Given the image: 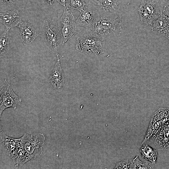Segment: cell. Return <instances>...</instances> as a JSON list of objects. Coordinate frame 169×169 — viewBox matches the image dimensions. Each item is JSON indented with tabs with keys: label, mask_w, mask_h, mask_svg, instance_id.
<instances>
[{
	"label": "cell",
	"mask_w": 169,
	"mask_h": 169,
	"mask_svg": "<svg viewBox=\"0 0 169 169\" xmlns=\"http://www.w3.org/2000/svg\"><path fill=\"white\" fill-rule=\"evenodd\" d=\"M121 17L120 14L99 16L91 27L86 29V33L103 40L111 36H120L122 28Z\"/></svg>",
	"instance_id": "1"
},
{
	"label": "cell",
	"mask_w": 169,
	"mask_h": 169,
	"mask_svg": "<svg viewBox=\"0 0 169 169\" xmlns=\"http://www.w3.org/2000/svg\"><path fill=\"white\" fill-rule=\"evenodd\" d=\"M20 139L21 145L30 160L40 157L44 153L45 138L43 133L27 131Z\"/></svg>",
	"instance_id": "2"
},
{
	"label": "cell",
	"mask_w": 169,
	"mask_h": 169,
	"mask_svg": "<svg viewBox=\"0 0 169 169\" xmlns=\"http://www.w3.org/2000/svg\"><path fill=\"white\" fill-rule=\"evenodd\" d=\"M50 49L59 58V49L63 45L61 33L58 25L50 19L45 20L43 26L41 36Z\"/></svg>",
	"instance_id": "3"
},
{
	"label": "cell",
	"mask_w": 169,
	"mask_h": 169,
	"mask_svg": "<svg viewBox=\"0 0 169 169\" xmlns=\"http://www.w3.org/2000/svg\"><path fill=\"white\" fill-rule=\"evenodd\" d=\"M105 40L92 36L87 33L77 39L76 49L89 55H98L104 52Z\"/></svg>",
	"instance_id": "4"
},
{
	"label": "cell",
	"mask_w": 169,
	"mask_h": 169,
	"mask_svg": "<svg viewBox=\"0 0 169 169\" xmlns=\"http://www.w3.org/2000/svg\"><path fill=\"white\" fill-rule=\"evenodd\" d=\"M158 111L160 120L156 121V129L154 133L158 130V138L154 142L159 149L169 150V109H160Z\"/></svg>",
	"instance_id": "5"
},
{
	"label": "cell",
	"mask_w": 169,
	"mask_h": 169,
	"mask_svg": "<svg viewBox=\"0 0 169 169\" xmlns=\"http://www.w3.org/2000/svg\"><path fill=\"white\" fill-rule=\"evenodd\" d=\"M137 11L140 20L147 25L162 13L160 0H141Z\"/></svg>",
	"instance_id": "6"
},
{
	"label": "cell",
	"mask_w": 169,
	"mask_h": 169,
	"mask_svg": "<svg viewBox=\"0 0 169 169\" xmlns=\"http://www.w3.org/2000/svg\"><path fill=\"white\" fill-rule=\"evenodd\" d=\"M73 11L65 8L61 17L57 21L63 45L71 39L76 32L77 26Z\"/></svg>",
	"instance_id": "7"
},
{
	"label": "cell",
	"mask_w": 169,
	"mask_h": 169,
	"mask_svg": "<svg viewBox=\"0 0 169 169\" xmlns=\"http://www.w3.org/2000/svg\"><path fill=\"white\" fill-rule=\"evenodd\" d=\"M21 102L22 98L14 93L10 84L5 79L0 89V117L5 109L13 107L15 109Z\"/></svg>",
	"instance_id": "8"
},
{
	"label": "cell",
	"mask_w": 169,
	"mask_h": 169,
	"mask_svg": "<svg viewBox=\"0 0 169 169\" xmlns=\"http://www.w3.org/2000/svg\"><path fill=\"white\" fill-rule=\"evenodd\" d=\"M97 12L100 16L120 14L122 0H89V3Z\"/></svg>",
	"instance_id": "9"
},
{
	"label": "cell",
	"mask_w": 169,
	"mask_h": 169,
	"mask_svg": "<svg viewBox=\"0 0 169 169\" xmlns=\"http://www.w3.org/2000/svg\"><path fill=\"white\" fill-rule=\"evenodd\" d=\"M17 27L20 30L19 37L24 45H30L37 38L41 36V32L29 22L22 21Z\"/></svg>",
	"instance_id": "10"
},
{
	"label": "cell",
	"mask_w": 169,
	"mask_h": 169,
	"mask_svg": "<svg viewBox=\"0 0 169 169\" xmlns=\"http://www.w3.org/2000/svg\"><path fill=\"white\" fill-rule=\"evenodd\" d=\"M23 8H14L3 13H0V22L9 31L12 28L17 27L21 22Z\"/></svg>",
	"instance_id": "11"
},
{
	"label": "cell",
	"mask_w": 169,
	"mask_h": 169,
	"mask_svg": "<svg viewBox=\"0 0 169 169\" xmlns=\"http://www.w3.org/2000/svg\"><path fill=\"white\" fill-rule=\"evenodd\" d=\"M88 5L76 19L77 26L83 27L86 29L90 28L100 16L97 11L92 6L89 4Z\"/></svg>",
	"instance_id": "12"
},
{
	"label": "cell",
	"mask_w": 169,
	"mask_h": 169,
	"mask_svg": "<svg viewBox=\"0 0 169 169\" xmlns=\"http://www.w3.org/2000/svg\"><path fill=\"white\" fill-rule=\"evenodd\" d=\"M51 86L56 90L60 92L63 89L64 78L61 66L60 59L58 58L54 67L49 79Z\"/></svg>",
	"instance_id": "13"
},
{
	"label": "cell",
	"mask_w": 169,
	"mask_h": 169,
	"mask_svg": "<svg viewBox=\"0 0 169 169\" xmlns=\"http://www.w3.org/2000/svg\"><path fill=\"white\" fill-rule=\"evenodd\" d=\"M1 147L4 152L10 157L21 146L20 138H14L5 135L0 128Z\"/></svg>",
	"instance_id": "14"
},
{
	"label": "cell",
	"mask_w": 169,
	"mask_h": 169,
	"mask_svg": "<svg viewBox=\"0 0 169 169\" xmlns=\"http://www.w3.org/2000/svg\"><path fill=\"white\" fill-rule=\"evenodd\" d=\"M151 31L169 39V18L162 13L150 25Z\"/></svg>",
	"instance_id": "15"
},
{
	"label": "cell",
	"mask_w": 169,
	"mask_h": 169,
	"mask_svg": "<svg viewBox=\"0 0 169 169\" xmlns=\"http://www.w3.org/2000/svg\"><path fill=\"white\" fill-rule=\"evenodd\" d=\"M142 157L153 164L156 163L158 157L157 150L143 142L140 149Z\"/></svg>",
	"instance_id": "16"
},
{
	"label": "cell",
	"mask_w": 169,
	"mask_h": 169,
	"mask_svg": "<svg viewBox=\"0 0 169 169\" xmlns=\"http://www.w3.org/2000/svg\"><path fill=\"white\" fill-rule=\"evenodd\" d=\"M9 157L12 160L15 166L17 167L22 166L30 160L28 154L21 145Z\"/></svg>",
	"instance_id": "17"
},
{
	"label": "cell",
	"mask_w": 169,
	"mask_h": 169,
	"mask_svg": "<svg viewBox=\"0 0 169 169\" xmlns=\"http://www.w3.org/2000/svg\"><path fill=\"white\" fill-rule=\"evenodd\" d=\"M8 31L6 29L0 35V56H5L8 52L9 49V37Z\"/></svg>",
	"instance_id": "18"
},
{
	"label": "cell",
	"mask_w": 169,
	"mask_h": 169,
	"mask_svg": "<svg viewBox=\"0 0 169 169\" xmlns=\"http://www.w3.org/2000/svg\"><path fill=\"white\" fill-rule=\"evenodd\" d=\"M67 6L65 8L69 10H77L80 13L83 10L85 6L88 4L85 0H68Z\"/></svg>",
	"instance_id": "19"
},
{
	"label": "cell",
	"mask_w": 169,
	"mask_h": 169,
	"mask_svg": "<svg viewBox=\"0 0 169 169\" xmlns=\"http://www.w3.org/2000/svg\"><path fill=\"white\" fill-rule=\"evenodd\" d=\"M153 165L141 161L136 156L131 162L130 169H151L153 166Z\"/></svg>",
	"instance_id": "20"
},
{
	"label": "cell",
	"mask_w": 169,
	"mask_h": 169,
	"mask_svg": "<svg viewBox=\"0 0 169 169\" xmlns=\"http://www.w3.org/2000/svg\"><path fill=\"white\" fill-rule=\"evenodd\" d=\"M130 162L128 160H122L117 162L114 169H130Z\"/></svg>",
	"instance_id": "21"
},
{
	"label": "cell",
	"mask_w": 169,
	"mask_h": 169,
	"mask_svg": "<svg viewBox=\"0 0 169 169\" xmlns=\"http://www.w3.org/2000/svg\"><path fill=\"white\" fill-rule=\"evenodd\" d=\"M19 0H0V5L3 4H14Z\"/></svg>",
	"instance_id": "22"
},
{
	"label": "cell",
	"mask_w": 169,
	"mask_h": 169,
	"mask_svg": "<svg viewBox=\"0 0 169 169\" xmlns=\"http://www.w3.org/2000/svg\"><path fill=\"white\" fill-rule=\"evenodd\" d=\"M162 13L169 18V4L164 7L162 10Z\"/></svg>",
	"instance_id": "23"
},
{
	"label": "cell",
	"mask_w": 169,
	"mask_h": 169,
	"mask_svg": "<svg viewBox=\"0 0 169 169\" xmlns=\"http://www.w3.org/2000/svg\"><path fill=\"white\" fill-rule=\"evenodd\" d=\"M161 5L162 8V10L163 8L169 4V0H160Z\"/></svg>",
	"instance_id": "24"
},
{
	"label": "cell",
	"mask_w": 169,
	"mask_h": 169,
	"mask_svg": "<svg viewBox=\"0 0 169 169\" xmlns=\"http://www.w3.org/2000/svg\"><path fill=\"white\" fill-rule=\"evenodd\" d=\"M67 0H57V1L58 3L64 6L65 8L66 7V4Z\"/></svg>",
	"instance_id": "25"
},
{
	"label": "cell",
	"mask_w": 169,
	"mask_h": 169,
	"mask_svg": "<svg viewBox=\"0 0 169 169\" xmlns=\"http://www.w3.org/2000/svg\"><path fill=\"white\" fill-rule=\"evenodd\" d=\"M47 2L50 5H52L53 3L54 0H46Z\"/></svg>",
	"instance_id": "26"
}]
</instances>
